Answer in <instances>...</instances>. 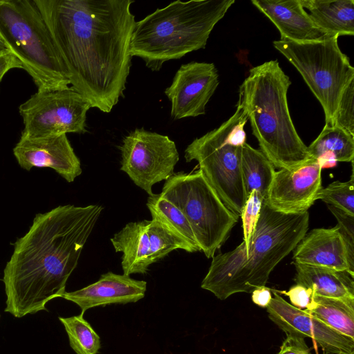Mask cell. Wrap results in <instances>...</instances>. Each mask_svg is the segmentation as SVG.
<instances>
[{
  "instance_id": "obj_26",
  "label": "cell",
  "mask_w": 354,
  "mask_h": 354,
  "mask_svg": "<svg viewBox=\"0 0 354 354\" xmlns=\"http://www.w3.org/2000/svg\"><path fill=\"white\" fill-rule=\"evenodd\" d=\"M68 335L69 344L76 354H97L101 347L100 337L83 313L69 317H59Z\"/></svg>"
},
{
  "instance_id": "obj_29",
  "label": "cell",
  "mask_w": 354,
  "mask_h": 354,
  "mask_svg": "<svg viewBox=\"0 0 354 354\" xmlns=\"http://www.w3.org/2000/svg\"><path fill=\"white\" fill-rule=\"evenodd\" d=\"M264 198L257 191H252L248 196L240 214L242 220L243 240L241 243L245 249L250 245L255 230Z\"/></svg>"
},
{
  "instance_id": "obj_24",
  "label": "cell",
  "mask_w": 354,
  "mask_h": 354,
  "mask_svg": "<svg viewBox=\"0 0 354 354\" xmlns=\"http://www.w3.org/2000/svg\"><path fill=\"white\" fill-rule=\"evenodd\" d=\"M241 171L247 198L252 191H257L265 199L276 171L275 167L260 150L247 142L242 148Z\"/></svg>"
},
{
  "instance_id": "obj_1",
  "label": "cell",
  "mask_w": 354,
  "mask_h": 354,
  "mask_svg": "<svg viewBox=\"0 0 354 354\" xmlns=\"http://www.w3.org/2000/svg\"><path fill=\"white\" fill-rule=\"evenodd\" d=\"M72 87L109 113L123 97L131 66L133 0H32Z\"/></svg>"
},
{
  "instance_id": "obj_35",
  "label": "cell",
  "mask_w": 354,
  "mask_h": 354,
  "mask_svg": "<svg viewBox=\"0 0 354 354\" xmlns=\"http://www.w3.org/2000/svg\"><path fill=\"white\" fill-rule=\"evenodd\" d=\"M272 298V290L266 286L257 288L252 292L253 303L262 308H266Z\"/></svg>"
},
{
  "instance_id": "obj_4",
  "label": "cell",
  "mask_w": 354,
  "mask_h": 354,
  "mask_svg": "<svg viewBox=\"0 0 354 354\" xmlns=\"http://www.w3.org/2000/svg\"><path fill=\"white\" fill-rule=\"evenodd\" d=\"M291 81L277 60L252 67L239 87L237 104L249 120L260 151L275 168L292 169L310 159L291 118Z\"/></svg>"
},
{
  "instance_id": "obj_3",
  "label": "cell",
  "mask_w": 354,
  "mask_h": 354,
  "mask_svg": "<svg viewBox=\"0 0 354 354\" xmlns=\"http://www.w3.org/2000/svg\"><path fill=\"white\" fill-rule=\"evenodd\" d=\"M309 213L285 214L263 201L250 245L214 255L201 288L221 300L266 286L276 266L294 250L308 231Z\"/></svg>"
},
{
  "instance_id": "obj_22",
  "label": "cell",
  "mask_w": 354,
  "mask_h": 354,
  "mask_svg": "<svg viewBox=\"0 0 354 354\" xmlns=\"http://www.w3.org/2000/svg\"><path fill=\"white\" fill-rule=\"evenodd\" d=\"M310 159L322 169L333 167L337 162H353L354 136L335 126L326 127L308 147Z\"/></svg>"
},
{
  "instance_id": "obj_32",
  "label": "cell",
  "mask_w": 354,
  "mask_h": 354,
  "mask_svg": "<svg viewBox=\"0 0 354 354\" xmlns=\"http://www.w3.org/2000/svg\"><path fill=\"white\" fill-rule=\"evenodd\" d=\"M276 292L288 297L290 304L301 310H307L310 307L315 296L311 288L299 284L292 286L288 291L276 290Z\"/></svg>"
},
{
  "instance_id": "obj_11",
  "label": "cell",
  "mask_w": 354,
  "mask_h": 354,
  "mask_svg": "<svg viewBox=\"0 0 354 354\" xmlns=\"http://www.w3.org/2000/svg\"><path fill=\"white\" fill-rule=\"evenodd\" d=\"M120 170L149 196L152 187L173 174L179 160L175 142L168 136L144 129H136L122 140L120 147Z\"/></svg>"
},
{
  "instance_id": "obj_2",
  "label": "cell",
  "mask_w": 354,
  "mask_h": 354,
  "mask_svg": "<svg viewBox=\"0 0 354 354\" xmlns=\"http://www.w3.org/2000/svg\"><path fill=\"white\" fill-rule=\"evenodd\" d=\"M102 210L66 205L35 215L3 270L5 312L21 318L47 310L48 302L62 297Z\"/></svg>"
},
{
  "instance_id": "obj_27",
  "label": "cell",
  "mask_w": 354,
  "mask_h": 354,
  "mask_svg": "<svg viewBox=\"0 0 354 354\" xmlns=\"http://www.w3.org/2000/svg\"><path fill=\"white\" fill-rule=\"evenodd\" d=\"M147 232L153 263L176 249H182L187 252H195L194 249L187 242L158 221H149Z\"/></svg>"
},
{
  "instance_id": "obj_20",
  "label": "cell",
  "mask_w": 354,
  "mask_h": 354,
  "mask_svg": "<svg viewBox=\"0 0 354 354\" xmlns=\"http://www.w3.org/2000/svg\"><path fill=\"white\" fill-rule=\"evenodd\" d=\"M149 221L128 223L111 238L115 252H122L123 274H145L152 264L147 232Z\"/></svg>"
},
{
  "instance_id": "obj_36",
  "label": "cell",
  "mask_w": 354,
  "mask_h": 354,
  "mask_svg": "<svg viewBox=\"0 0 354 354\" xmlns=\"http://www.w3.org/2000/svg\"><path fill=\"white\" fill-rule=\"evenodd\" d=\"M6 47L3 41H2L1 38L0 37V50L6 49Z\"/></svg>"
},
{
  "instance_id": "obj_25",
  "label": "cell",
  "mask_w": 354,
  "mask_h": 354,
  "mask_svg": "<svg viewBox=\"0 0 354 354\" xmlns=\"http://www.w3.org/2000/svg\"><path fill=\"white\" fill-rule=\"evenodd\" d=\"M147 206L152 219L158 221L187 242L195 252L201 251L190 224L185 215L161 193L149 196Z\"/></svg>"
},
{
  "instance_id": "obj_19",
  "label": "cell",
  "mask_w": 354,
  "mask_h": 354,
  "mask_svg": "<svg viewBox=\"0 0 354 354\" xmlns=\"http://www.w3.org/2000/svg\"><path fill=\"white\" fill-rule=\"evenodd\" d=\"M296 284L311 288L315 295L354 303V274L348 271L293 262Z\"/></svg>"
},
{
  "instance_id": "obj_33",
  "label": "cell",
  "mask_w": 354,
  "mask_h": 354,
  "mask_svg": "<svg viewBox=\"0 0 354 354\" xmlns=\"http://www.w3.org/2000/svg\"><path fill=\"white\" fill-rule=\"evenodd\" d=\"M277 354H312L304 338L286 335Z\"/></svg>"
},
{
  "instance_id": "obj_31",
  "label": "cell",
  "mask_w": 354,
  "mask_h": 354,
  "mask_svg": "<svg viewBox=\"0 0 354 354\" xmlns=\"http://www.w3.org/2000/svg\"><path fill=\"white\" fill-rule=\"evenodd\" d=\"M328 208L337 219L336 227L345 241L349 261L354 266V216L328 205Z\"/></svg>"
},
{
  "instance_id": "obj_14",
  "label": "cell",
  "mask_w": 354,
  "mask_h": 354,
  "mask_svg": "<svg viewBox=\"0 0 354 354\" xmlns=\"http://www.w3.org/2000/svg\"><path fill=\"white\" fill-rule=\"evenodd\" d=\"M266 308L268 317L286 335L310 337L324 354H353L354 339L330 328L304 310L286 301L276 290Z\"/></svg>"
},
{
  "instance_id": "obj_21",
  "label": "cell",
  "mask_w": 354,
  "mask_h": 354,
  "mask_svg": "<svg viewBox=\"0 0 354 354\" xmlns=\"http://www.w3.org/2000/svg\"><path fill=\"white\" fill-rule=\"evenodd\" d=\"M315 26L328 36L354 35L353 0H301Z\"/></svg>"
},
{
  "instance_id": "obj_9",
  "label": "cell",
  "mask_w": 354,
  "mask_h": 354,
  "mask_svg": "<svg viewBox=\"0 0 354 354\" xmlns=\"http://www.w3.org/2000/svg\"><path fill=\"white\" fill-rule=\"evenodd\" d=\"M161 194L185 215L207 258L227 241L239 215L221 199L198 169L174 173L165 180Z\"/></svg>"
},
{
  "instance_id": "obj_5",
  "label": "cell",
  "mask_w": 354,
  "mask_h": 354,
  "mask_svg": "<svg viewBox=\"0 0 354 354\" xmlns=\"http://www.w3.org/2000/svg\"><path fill=\"white\" fill-rule=\"evenodd\" d=\"M234 0L173 1L136 21L130 55L141 58L147 68L158 71L169 60L205 48L216 24Z\"/></svg>"
},
{
  "instance_id": "obj_12",
  "label": "cell",
  "mask_w": 354,
  "mask_h": 354,
  "mask_svg": "<svg viewBox=\"0 0 354 354\" xmlns=\"http://www.w3.org/2000/svg\"><path fill=\"white\" fill-rule=\"evenodd\" d=\"M322 170L317 160L310 159L295 168L276 171L263 201L285 214L308 212L323 187Z\"/></svg>"
},
{
  "instance_id": "obj_28",
  "label": "cell",
  "mask_w": 354,
  "mask_h": 354,
  "mask_svg": "<svg viewBox=\"0 0 354 354\" xmlns=\"http://www.w3.org/2000/svg\"><path fill=\"white\" fill-rule=\"evenodd\" d=\"M321 199L327 205L354 216V178L346 182L336 180L319 191L317 200Z\"/></svg>"
},
{
  "instance_id": "obj_17",
  "label": "cell",
  "mask_w": 354,
  "mask_h": 354,
  "mask_svg": "<svg viewBox=\"0 0 354 354\" xmlns=\"http://www.w3.org/2000/svg\"><path fill=\"white\" fill-rule=\"evenodd\" d=\"M293 251L294 262L354 274L345 241L336 226L306 232Z\"/></svg>"
},
{
  "instance_id": "obj_15",
  "label": "cell",
  "mask_w": 354,
  "mask_h": 354,
  "mask_svg": "<svg viewBox=\"0 0 354 354\" xmlns=\"http://www.w3.org/2000/svg\"><path fill=\"white\" fill-rule=\"evenodd\" d=\"M13 154L22 169L30 171L32 167H48L68 183L73 182L82 171L66 133L20 138L13 148Z\"/></svg>"
},
{
  "instance_id": "obj_13",
  "label": "cell",
  "mask_w": 354,
  "mask_h": 354,
  "mask_svg": "<svg viewBox=\"0 0 354 354\" xmlns=\"http://www.w3.org/2000/svg\"><path fill=\"white\" fill-rule=\"evenodd\" d=\"M219 84L213 63L192 62L181 65L165 93L171 102L174 120L205 113V106Z\"/></svg>"
},
{
  "instance_id": "obj_8",
  "label": "cell",
  "mask_w": 354,
  "mask_h": 354,
  "mask_svg": "<svg viewBox=\"0 0 354 354\" xmlns=\"http://www.w3.org/2000/svg\"><path fill=\"white\" fill-rule=\"evenodd\" d=\"M338 36L295 42L273 41V46L301 74L319 102L325 115V126L333 127L342 96L354 81V68L339 48Z\"/></svg>"
},
{
  "instance_id": "obj_16",
  "label": "cell",
  "mask_w": 354,
  "mask_h": 354,
  "mask_svg": "<svg viewBox=\"0 0 354 354\" xmlns=\"http://www.w3.org/2000/svg\"><path fill=\"white\" fill-rule=\"evenodd\" d=\"M146 290L145 281L108 272L93 283L77 290L66 292L62 298L77 304L84 314L94 307L137 302L145 297Z\"/></svg>"
},
{
  "instance_id": "obj_10",
  "label": "cell",
  "mask_w": 354,
  "mask_h": 354,
  "mask_svg": "<svg viewBox=\"0 0 354 354\" xmlns=\"http://www.w3.org/2000/svg\"><path fill=\"white\" fill-rule=\"evenodd\" d=\"M91 107L88 101L72 86L37 91L19 107L24 125L20 138L84 133L86 113Z\"/></svg>"
},
{
  "instance_id": "obj_6",
  "label": "cell",
  "mask_w": 354,
  "mask_h": 354,
  "mask_svg": "<svg viewBox=\"0 0 354 354\" xmlns=\"http://www.w3.org/2000/svg\"><path fill=\"white\" fill-rule=\"evenodd\" d=\"M0 37L30 75L37 91L69 87L71 82L32 0H0Z\"/></svg>"
},
{
  "instance_id": "obj_18",
  "label": "cell",
  "mask_w": 354,
  "mask_h": 354,
  "mask_svg": "<svg viewBox=\"0 0 354 354\" xmlns=\"http://www.w3.org/2000/svg\"><path fill=\"white\" fill-rule=\"evenodd\" d=\"M251 2L274 24L280 32L281 40L306 42L328 36L315 26L301 0H252Z\"/></svg>"
},
{
  "instance_id": "obj_37",
  "label": "cell",
  "mask_w": 354,
  "mask_h": 354,
  "mask_svg": "<svg viewBox=\"0 0 354 354\" xmlns=\"http://www.w3.org/2000/svg\"><path fill=\"white\" fill-rule=\"evenodd\" d=\"M353 354H354V353H353Z\"/></svg>"
},
{
  "instance_id": "obj_23",
  "label": "cell",
  "mask_w": 354,
  "mask_h": 354,
  "mask_svg": "<svg viewBox=\"0 0 354 354\" xmlns=\"http://www.w3.org/2000/svg\"><path fill=\"white\" fill-rule=\"evenodd\" d=\"M304 310L330 328L354 339V303L315 295L310 307Z\"/></svg>"
},
{
  "instance_id": "obj_30",
  "label": "cell",
  "mask_w": 354,
  "mask_h": 354,
  "mask_svg": "<svg viewBox=\"0 0 354 354\" xmlns=\"http://www.w3.org/2000/svg\"><path fill=\"white\" fill-rule=\"evenodd\" d=\"M354 81L344 91L340 100L333 126L338 127L354 136Z\"/></svg>"
},
{
  "instance_id": "obj_7",
  "label": "cell",
  "mask_w": 354,
  "mask_h": 354,
  "mask_svg": "<svg viewBox=\"0 0 354 354\" xmlns=\"http://www.w3.org/2000/svg\"><path fill=\"white\" fill-rule=\"evenodd\" d=\"M247 121L243 109L237 104L228 120L194 140L185 150L186 162H198L199 169L222 201L239 216L247 200L241 171Z\"/></svg>"
},
{
  "instance_id": "obj_34",
  "label": "cell",
  "mask_w": 354,
  "mask_h": 354,
  "mask_svg": "<svg viewBox=\"0 0 354 354\" xmlns=\"http://www.w3.org/2000/svg\"><path fill=\"white\" fill-rule=\"evenodd\" d=\"M16 68H22V65L14 54L7 48L0 50V82L8 71Z\"/></svg>"
}]
</instances>
